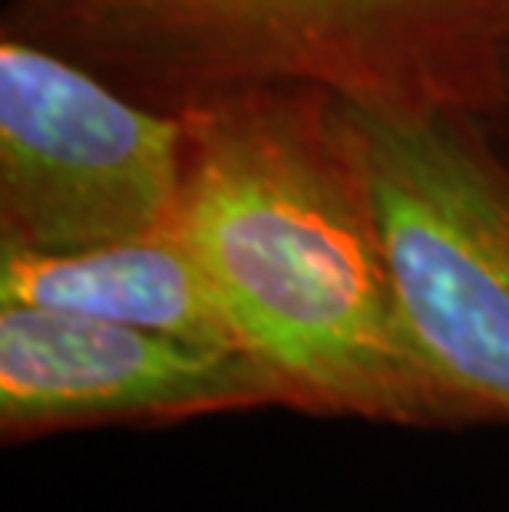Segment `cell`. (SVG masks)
Returning a JSON list of instances; mask_svg holds the SVG:
<instances>
[{
	"mask_svg": "<svg viewBox=\"0 0 509 512\" xmlns=\"http://www.w3.org/2000/svg\"><path fill=\"white\" fill-rule=\"evenodd\" d=\"M179 113V232L235 344L275 370L291 410L417 430L483 423L407 328L348 106L314 86H242Z\"/></svg>",
	"mask_w": 509,
	"mask_h": 512,
	"instance_id": "6da1fadb",
	"label": "cell"
},
{
	"mask_svg": "<svg viewBox=\"0 0 509 512\" xmlns=\"http://www.w3.org/2000/svg\"><path fill=\"white\" fill-rule=\"evenodd\" d=\"M70 37L196 103L314 86L371 113L509 100V0H110Z\"/></svg>",
	"mask_w": 509,
	"mask_h": 512,
	"instance_id": "7a4b0ae2",
	"label": "cell"
},
{
	"mask_svg": "<svg viewBox=\"0 0 509 512\" xmlns=\"http://www.w3.org/2000/svg\"><path fill=\"white\" fill-rule=\"evenodd\" d=\"M344 106L420 354L483 423H509V169L473 113Z\"/></svg>",
	"mask_w": 509,
	"mask_h": 512,
	"instance_id": "3957f363",
	"label": "cell"
},
{
	"mask_svg": "<svg viewBox=\"0 0 509 512\" xmlns=\"http://www.w3.org/2000/svg\"><path fill=\"white\" fill-rule=\"evenodd\" d=\"M186 169L182 113L143 110L37 43H0V242L80 252L162 232Z\"/></svg>",
	"mask_w": 509,
	"mask_h": 512,
	"instance_id": "277c9868",
	"label": "cell"
},
{
	"mask_svg": "<svg viewBox=\"0 0 509 512\" xmlns=\"http://www.w3.org/2000/svg\"><path fill=\"white\" fill-rule=\"evenodd\" d=\"M262 407H291V394L272 367L242 347L0 304L4 443Z\"/></svg>",
	"mask_w": 509,
	"mask_h": 512,
	"instance_id": "5b68a950",
	"label": "cell"
},
{
	"mask_svg": "<svg viewBox=\"0 0 509 512\" xmlns=\"http://www.w3.org/2000/svg\"><path fill=\"white\" fill-rule=\"evenodd\" d=\"M0 304L83 314L238 347L179 222L153 235L80 252H34L0 242Z\"/></svg>",
	"mask_w": 509,
	"mask_h": 512,
	"instance_id": "8992f818",
	"label": "cell"
},
{
	"mask_svg": "<svg viewBox=\"0 0 509 512\" xmlns=\"http://www.w3.org/2000/svg\"><path fill=\"white\" fill-rule=\"evenodd\" d=\"M47 24H60V30H80L86 20L96 17L110 0H34Z\"/></svg>",
	"mask_w": 509,
	"mask_h": 512,
	"instance_id": "52a82bcc",
	"label": "cell"
}]
</instances>
